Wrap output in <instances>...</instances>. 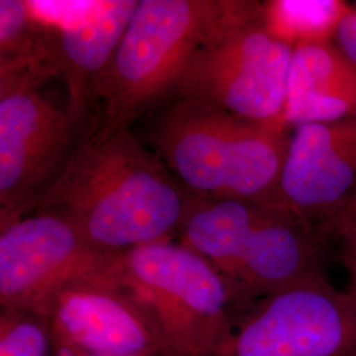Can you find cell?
I'll list each match as a JSON object with an SVG mask.
<instances>
[{"label":"cell","mask_w":356,"mask_h":356,"mask_svg":"<svg viewBox=\"0 0 356 356\" xmlns=\"http://www.w3.org/2000/svg\"><path fill=\"white\" fill-rule=\"evenodd\" d=\"M53 346H54V356H91L61 342L53 341Z\"/></svg>","instance_id":"obj_20"},{"label":"cell","mask_w":356,"mask_h":356,"mask_svg":"<svg viewBox=\"0 0 356 356\" xmlns=\"http://www.w3.org/2000/svg\"><path fill=\"white\" fill-rule=\"evenodd\" d=\"M292 57V47L268 31L264 3L227 0L170 98H195L250 120L285 126Z\"/></svg>","instance_id":"obj_5"},{"label":"cell","mask_w":356,"mask_h":356,"mask_svg":"<svg viewBox=\"0 0 356 356\" xmlns=\"http://www.w3.org/2000/svg\"><path fill=\"white\" fill-rule=\"evenodd\" d=\"M83 281L120 282V254L91 245L63 216L33 210L0 223V306L38 313Z\"/></svg>","instance_id":"obj_9"},{"label":"cell","mask_w":356,"mask_h":356,"mask_svg":"<svg viewBox=\"0 0 356 356\" xmlns=\"http://www.w3.org/2000/svg\"><path fill=\"white\" fill-rule=\"evenodd\" d=\"M353 4L343 0H276L264 3L268 31L293 49L332 42Z\"/></svg>","instance_id":"obj_14"},{"label":"cell","mask_w":356,"mask_h":356,"mask_svg":"<svg viewBox=\"0 0 356 356\" xmlns=\"http://www.w3.org/2000/svg\"><path fill=\"white\" fill-rule=\"evenodd\" d=\"M28 66L53 69L45 26L29 1L0 0V72Z\"/></svg>","instance_id":"obj_15"},{"label":"cell","mask_w":356,"mask_h":356,"mask_svg":"<svg viewBox=\"0 0 356 356\" xmlns=\"http://www.w3.org/2000/svg\"><path fill=\"white\" fill-rule=\"evenodd\" d=\"M143 118L141 141L193 197L282 206L279 186L289 128L186 97L170 98Z\"/></svg>","instance_id":"obj_2"},{"label":"cell","mask_w":356,"mask_h":356,"mask_svg":"<svg viewBox=\"0 0 356 356\" xmlns=\"http://www.w3.org/2000/svg\"><path fill=\"white\" fill-rule=\"evenodd\" d=\"M53 341L91 356H163L148 310L122 282L83 281L58 291L38 312Z\"/></svg>","instance_id":"obj_11"},{"label":"cell","mask_w":356,"mask_h":356,"mask_svg":"<svg viewBox=\"0 0 356 356\" xmlns=\"http://www.w3.org/2000/svg\"><path fill=\"white\" fill-rule=\"evenodd\" d=\"M138 4L139 0L29 1L47 29L51 64L66 83L70 110L86 127L94 118L97 85Z\"/></svg>","instance_id":"obj_10"},{"label":"cell","mask_w":356,"mask_h":356,"mask_svg":"<svg viewBox=\"0 0 356 356\" xmlns=\"http://www.w3.org/2000/svg\"><path fill=\"white\" fill-rule=\"evenodd\" d=\"M356 186V116L291 129L281 204L322 236Z\"/></svg>","instance_id":"obj_12"},{"label":"cell","mask_w":356,"mask_h":356,"mask_svg":"<svg viewBox=\"0 0 356 356\" xmlns=\"http://www.w3.org/2000/svg\"><path fill=\"white\" fill-rule=\"evenodd\" d=\"M210 356H356V304L323 273L307 277L232 314Z\"/></svg>","instance_id":"obj_8"},{"label":"cell","mask_w":356,"mask_h":356,"mask_svg":"<svg viewBox=\"0 0 356 356\" xmlns=\"http://www.w3.org/2000/svg\"><path fill=\"white\" fill-rule=\"evenodd\" d=\"M0 356H54L49 323L28 310H0Z\"/></svg>","instance_id":"obj_16"},{"label":"cell","mask_w":356,"mask_h":356,"mask_svg":"<svg viewBox=\"0 0 356 356\" xmlns=\"http://www.w3.org/2000/svg\"><path fill=\"white\" fill-rule=\"evenodd\" d=\"M332 44L338 51L356 65V6L344 16L342 23L338 26L337 33L332 38Z\"/></svg>","instance_id":"obj_17"},{"label":"cell","mask_w":356,"mask_h":356,"mask_svg":"<svg viewBox=\"0 0 356 356\" xmlns=\"http://www.w3.org/2000/svg\"><path fill=\"white\" fill-rule=\"evenodd\" d=\"M226 6L227 0H139L97 85L90 132L104 136L132 128L169 99Z\"/></svg>","instance_id":"obj_4"},{"label":"cell","mask_w":356,"mask_h":356,"mask_svg":"<svg viewBox=\"0 0 356 356\" xmlns=\"http://www.w3.org/2000/svg\"><path fill=\"white\" fill-rule=\"evenodd\" d=\"M339 235L343 239V263L350 277L348 289L346 292L356 304V223L342 229Z\"/></svg>","instance_id":"obj_18"},{"label":"cell","mask_w":356,"mask_h":356,"mask_svg":"<svg viewBox=\"0 0 356 356\" xmlns=\"http://www.w3.org/2000/svg\"><path fill=\"white\" fill-rule=\"evenodd\" d=\"M120 282L151 314L163 356H210L227 330L234 296L202 254L175 241L120 254Z\"/></svg>","instance_id":"obj_6"},{"label":"cell","mask_w":356,"mask_h":356,"mask_svg":"<svg viewBox=\"0 0 356 356\" xmlns=\"http://www.w3.org/2000/svg\"><path fill=\"white\" fill-rule=\"evenodd\" d=\"M356 223V186L355 189L351 193L350 198L347 200V202L343 206L341 214L334 220L332 226H331L330 232H341L342 229L355 225Z\"/></svg>","instance_id":"obj_19"},{"label":"cell","mask_w":356,"mask_h":356,"mask_svg":"<svg viewBox=\"0 0 356 356\" xmlns=\"http://www.w3.org/2000/svg\"><path fill=\"white\" fill-rule=\"evenodd\" d=\"M193 198L132 128L104 136L86 128L33 210L63 216L97 250L122 254L178 238Z\"/></svg>","instance_id":"obj_1"},{"label":"cell","mask_w":356,"mask_h":356,"mask_svg":"<svg viewBox=\"0 0 356 356\" xmlns=\"http://www.w3.org/2000/svg\"><path fill=\"white\" fill-rule=\"evenodd\" d=\"M177 239L229 282L234 314L267 294L323 273L322 236L280 204L194 197Z\"/></svg>","instance_id":"obj_3"},{"label":"cell","mask_w":356,"mask_h":356,"mask_svg":"<svg viewBox=\"0 0 356 356\" xmlns=\"http://www.w3.org/2000/svg\"><path fill=\"white\" fill-rule=\"evenodd\" d=\"M51 76L47 66L0 72V223L33 210L88 128L44 92Z\"/></svg>","instance_id":"obj_7"},{"label":"cell","mask_w":356,"mask_h":356,"mask_svg":"<svg viewBox=\"0 0 356 356\" xmlns=\"http://www.w3.org/2000/svg\"><path fill=\"white\" fill-rule=\"evenodd\" d=\"M356 116V65L332 42L293 49L284 124L289 129Z\"/></svg>","instance_id":"obj_13"}]
</instances>
